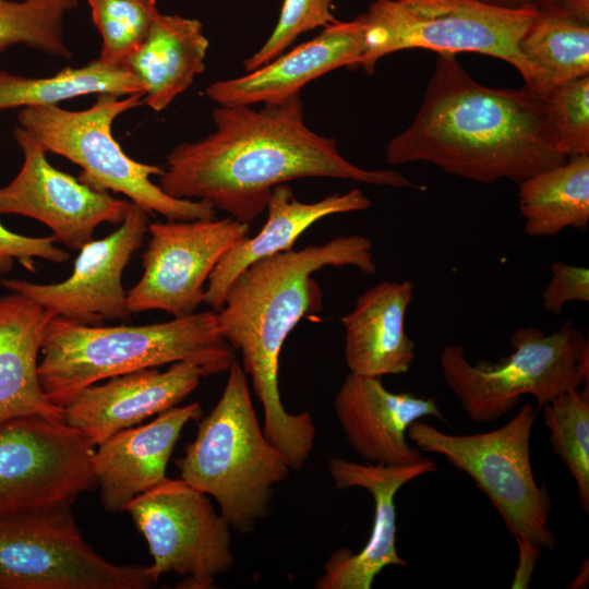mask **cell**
<instances>
[{
    "label": "cell",
    "mask_w": 589,
    "mask_h": 589,
    "mask_svg": "<svg viewBox=\"0 0 589 589\" xmlns=\"http://www.w3.org/2000/svg\"><path fill=\"white\" fill-rule=\"evenodd\" d=\"M219 105L215 131L175 146L159 187L168 195L206 200L250 224L267 206L274 187L301 178H335L372 185L421 189L396 170L364 169L347 160L333 137L308 128L300 94L281 101Z\"/></svg>",
    "instance_id": "1"
},
{
    "label": "cell",
    "mask_w": 589,
    "mask_h": 589,
    "mask_svg": "<svg viewBox=\"0 0 589 589\" xmlns=\"http://www.w3.org/2000/svg\"><path fill=\"white\" fill-rule=\"evenodd\" d=\"M390 165L424 161L479 183L521 182L563 164L545 94L474 81L454 53H437L419 110L385 148Z\"/></svg>",
    "instance_id": "2"
},
{
    "label": "cell",
    "mask_w": 589,
    "mask_h": 589,
    "mask_svg": "<svg viewBox=\"0 0 589 589\" xmlns=\"http://www.w3.org/2000/svg\"><path fill=\"white\" fill-rule=\"evenodd\" d=\"M325 266H353L374 274L371 240L339 236L261 259L237 276L217 312L219 330L241 352V366L262 404L263 432L296 470L306 462L316 431L310 412L290 413L281 402L279 354L299 321L322 310L321 287L312 275Z\"/></svg>",
    "instance_id": "3"
},
{
    "label": "cell",
    "mask_w": 589,
    "mask_h": 589,
    "mask_svg": "<svg viewBox=\"0 0 589 589\" xmlns=\"http://www.w3.org/2000/svg\"><path fill=\"white\" fill-rule=\"evenodd\" d=\"M235 351L213 310L140 326H93L51 317L38 375L49 401L63 408L85 387L142 369L189 361L208 375L219 374L236 360Z\"/></svg>",
    "instance_id": "4"
},
{
    "label": "cell",
    "mask_w": 589,
    "mask_h": 589,
    "mask_svg": "<svg viewBox=\"0 0 589 589\" xmlns=\"http://www.w3.org/2000/svg\"><path fill=\"white\" fill-rule=\"evenodd\" d=\"M177 467L182 480L217 501L238 532H252L269 515L275 486L291 468L265 436L237 359L218 402L199 423Z\"/></svg>",
    "instance_id": "5"
},
{
    "label": "cell",
    "mask_w": 589,
    "mask_h": 589,
    "mask_svg": "<svg viewBox=\"0 0 589 589\" xmlns=\"http://www.w3.org/2000/svg\"><path fill=\"white\" fill-rule=\"evenodd\" d=\"M97 95L87 109L56 106L25 107L17 112L19 125L46 152L81 167L77 180L101 192H117L145 211L167 220L215 218L216 208L206 200L168 195L152 181L164 168L137 161L123 152L112 135V123L123 112L143 105V95Z\"/></svg>",
    "instance_id": "6"
},
{
    "label": "cell",
    "mask_w": 589,
    "mask_h": 589,
    "mask_svg": "<svg viewBox=\"0 0 589 589\" xmlns=\"http://www.w3.org/2000/svg\"><path fill=\"white\" fill-rule=\"evenodd\" d=\"M510 347L497 362L476 363L462 346L443 348V378L470 420L493 422L524 395L532 396L540 409L562 393L589 386V339L572 318L551 334L533 326L518 328Z\"/></svg>",
    "instance_id": "7"
},
{
    "label": "cell",
    "mask_w": 589,
    "mask_h": 589,
    "mask_svg": "<svg viewBox=\"0 0 589 589\" xmlns=\"http://www.w3.org/2000/svg\"><path fill=\"white\" fill-rule=\"evenodd\" d=\"M537 11L510 10L479 0H375L359 17L368 74L377 61L405 49L477 52L508 62L528 86L534 74L519 51V40Z\"/></svg>",
    "instance_id": "8"
},
{
    "label": "cell",
    "mask_w": 589,
    "mask_h": 589,
    "mask_svg": "<svg viewBox=\"0 0 589 589\" xmlns=\"http://www.w3.org/2000/svg\"><path fill=\"white\" fill-rule=\"evenodd\" d=\"M536 416L527 402L501 428L468 435L447 434L417 420L407 437L421 452L441 455L467 473L517 541L553 550L556 539L548 527L552 503L536 481L530 458Z\"/></svg>",
    "instance_id": "9"
},
{
    "label": "cell",
    "mask_w": 589,
    "mask_h": 589,
    "mask_svg": "<svg viewBox=\"0 0 589 589\" xmlns=\"http://www.w3.org/2000/svg\"><path fill=\"white\" fill-rule=\"evenodd\" d=\"M63 505L0 519V589H146L148 566L98 554Z\"/></svg>",
    "instance_id": "10"
},
{
    "label": "cell",
    "mask_w": 589,
    "mask_h": 589,
    "mask_svg": "<svg viewBox=\"0 0 589 589\" xmlns=\"http://www.w3.org/2000/svg\"><path fill=\"white\" fill-rule=\"evenodd\" d=\"M145 538L155 582L167 573L182 577L177 588L211 589L235 564L230 525L207 494L182 479H167L124 507Z\"/></svg>",
    "instance_id": "11"
},
{
    "label": "cell",
    "mask_w": 589,
    "mask_h": 589,
    "mask_svg": "<svg viewBox=\"0 0 589 589\" xmlns=\"http://www.w3.org/2000/svg\"><path fill=\"white\" fill-rule=\"evenodd\" d=\"M95 445L64 421L22 417L0 426V519L72 506L96 483Z\"/></svg>",
    "instance_id": "12"
},
{
    "label": "cell",
    "mask_w": 589,
    "mask_h": 589,
    "mask_svg": "<svg viewBox=\"0 0 589 589\" xmlns=\"http://www.w3.org/2000/svg\"><path fill=\"white\" fill-rule=\"evenodd\" d=\"M249 231L250 224L232 217L149 224L143 274L127 291L130 312L160 310L172 317L195 313L212 272Z\"/></svg>",
    "instance_id": "13"
},
{
    "label": "cell",
    "mask_w": 589,
    "mask_h": 589,
    "mask_svg": "<svg viewBox=\"0 0 589 589\" xmlns=\"http://www.w3.org/2000/svg\"><path fill=\"white\" fill-rule=\"evenodd\" d=\"M149 213L130 202L123 221L112 233L91 240L79 250L72 274L56 284L2 279L1 286L21 293L46 310L83 325H101L105 320H127L128 306L122 274L148 232Z\"/></svg>",
    "instance_id": "14"
},
{
    "label": "cell",
    "mask_w": 589,
    "mask_h": 589,
    "mask_svg": "<svg viewBox=\"0 0 589 589\" xmlns=\"http://www.w3.org/2000/svg\"><path fill=\"white\" fill-rule=\"evenodd\" d=\"M14 140L23 153L17 175L0 187V214L33 218L47 226L57 242L79 251L104 224L120 225L130 201L96 191L50 165L46 152L20 125Z\"/></svg>",
    "instance_id": "15"
},
{
    "label": "cell",
    "mask_w": 589,
    "mask_h": 589,
    "mask_svg": "<svg viewBox=\"0 0 589 589\" xmlns=\"http://www.w3.org/2000/svg\"><path fill=\"white\" fill-rule=\"evenodd\" d=\"M329 476L338 490L361 488L374 502L370 537L358 552L339 549L324 564L315 582L318 589H370L375 577L388 566H406L396 548L397 492L409 481L434 472L437 466L430 457L405 466L360 464L334 457L327 464Z\"/></svg>",
    "instance_id": "16"
},
{
    "label": "cell",
    "mask_w": 589,
    "mask_h": 589,
    "mask_svg": "<svg viewBox=\"0 0 589 589\" xmlns=\"http://www.w3.org/2000/svg\"><path fill=\"white\" fill-rule=\"evenodd\" d=\"M337 421L351 448L370 464L405 466L423 459L407 437L411 423L444 418L434 398L388 390L381 377L349 373L334 399Z\"/></svg>",
    "instance_id": "17"
},
{
    "label": "cell",
    "mask_w": 589,
    "mask_h": 589,
    "mask_svg": "<svg viewBox=\"0 0 589 589\" xmlns=\"http://www.w3.org/2000/svg\"><path fill=\"white\" fill-rule=\"evenodd\" d=\"M208 376L193 362L171 363L166 371L142 369L82 389L63 407L64 422L95 446L115 433L176 407Z\"/></svg>",
    "instance_id": "18"
},
{
    "label": "cell",
    "mask_w": 589,
    "mask_h": 589,
    "mask_svg": "<svg viewBox=\"0 0 589 589\" xmlns=\"http://www.w3.org/2000/svg\"><path fill=\"white\" fill-rule=\"evenodd\" d=\"M359 16L337 21L313 39L281 53L239 77L208 85L205 95L218 105H254L281 101L299 94L311 81L341 67H359L363 55Z\"/></svg>",
    "instance_id": "19"
},
{
    "label": "cell",
    "mask_w": 589,
    "mask_h": 589,
    "mask_svg": "<svg viewBox=\"0 0 589 589\" xmlns=\"http://www.w3.org/2000/svg\"><path fill=\"white\" fill-rule=\"evenodd\" d=\"M201 417L199 402L176 406L147 424L121 430L98 445L91 467L104 508L123 510L132 498L167 480V465L183 428Z\"/></svg>",
    "instance_id": "20"
},
{
    "label": "cell",
    "mask_w": 589,
    "mask_h": 589,
    "mask_svg": "<svg viewBox=\"0 0 589 589\" xmlns=\"http://www.w3.org/2000/svg\"><path fill=\"white\" fill-rule=\"evenodd\" d=\"M413 290L410 280L381 281L361 293L341 317L345 360L351 373L382 377L409 371L416 354L405 320Z\"/></svg>",
    "instance_id": "21"
},
{
    "label": "cell",
    "mask_w": 589,
    "mask_h": 589,
    "mask_svg": "<svg viewBox=\"0 0 589 589\" xmlns=\"http://www.w3.org/2000/svg\"><path fill=\"white\" fill-rule=\"evenodd\" d=\"M370 206L371 201L359 189L328 195L317 202L303 203L294 197L286 183L274 187L262 229L251 238L245 237L224 254L207 280L203 303L218 312L230 285L249 265L292 250L298 238L324 217L360 212Z\"/></svg>",
    "instance_id": "22"
},
{
    "label": "cell",
    "mask_w": 589,
    "mask_h": 589,
    "mask_svg": "<svg viewBox=\"0 0 589 589\" xmlns=\"http://www.w3.org/2000/svg\"><path fill=\"white\" fill-rule=\"evenodd\" d=\"M51 314L29 298L0 297V426L22 417L64 421L63 408L46 397L38 357Z\"/></svg>",
    "instance_id": "23"
},
{
    "label": "cell",
    "mask_w": 589,
    "mask_h": 589,
    "mask_svg": "<svg viewBox=\"0 0 589 589\" xmlns=\"http://www.w3.org/2000/svg\"><path fill=\"white\" fill-rule=\"evenodd\" d=\"M208 47L200 21L159 13L142 45L123 65L143 84V104L158 112L204 72Z\"/></svg>",
    "instance_id": "24"
},
{
    "label": "cell",
    "mask_w": 589,
    "mask_h": 589,
    "mask_svg": "<svg viewBox=\"0 0 589 589\" xmlns=\"http://www.w3.org/2000/svg\"><path fill=\"white\" fill-rule=\"evenodd\" d=\"M519 211L530 238L553 237L589 224V155L567 158L519 182Z\"/></svg>",
    "instance_id": "25"
},
{
    "label": "cell",
    "mask_w": 589,
    "mask_h": 589,
    "mask_svg": "<svg viewBox=\"0 0 589 589\" xmlns=\"http://www.w3.org/2000/svg\"><path fill=\"white\" fill-rule=\"evenodd\" d=\"M103 93L144 96L145 88L124 65L105 63L99 59L46 77H28L0 70V112L56 106L77 96Z\"/></svg>",
    "instance_id": "26"
},
{
    "label": "cell",
    "mask_w": 589,
    "mask_h": 589,
    "mask_svg": "<svg viewBox=\"0 0 589 589\" xmlns=\"http://www.w3.org/2000/svg\"><path fill=\"white\" fill-rule=\"evenodd\" d=\"M519 51L533 71L531 87L546 94L589 75V22L558 10L538 12L519 40Z\"/></svg>",
    "instance_id": "27"
},
{
    "label": "cell",
    "mask_w": 589,
    "mask_h": 589,
    "mask_svg": "<svg viewBox=\"0 0 589 589\" xmlns=\"http://www.w3.org/2000/svg\"><path fill=\"white\" fill-rule=\"evenodd\" d=\"M540 409L551 447L574 478L578 502L588 515L589 386L562 393Z\"/></svg>",
    "instance_id": "28"
},
{
    "label": "cell",
    "mask_w": 589,
    "mask_h": 589,
    "mask_svg": "<svg viewBox=\"0 0 589 589\" xmlns=\"http://www.w3.org/2000/svg\"><path fill=\"white\" fill-rule=\"evenodd\" d=\"M80 0H0V52L25 45L51 57L70 59L63 21Z\"/></svg>",
    "instance_id": "29"
},
{
    "label": "cell",
    "mask_w": 589,
    "mask_h": 589,
    "mask_svg": "<svg viewBox=\"0 0 589 589\" xmlns=\"http://www.w3.org/2000/svg\"><path fill=\"white\" fill-rule=\"evenodd\" d=\"M101 37L99 60L123 65L159 15L156 0H87Z\"/></svg>",
    "instance_id": "30"
},
{
    "label": "cell",
    "mask_w": 589,
    "mask_h": 589,
    "mask_svg": "<svg viewBox=\"0 0 589 589\" xmlns=\"http://www.w3.org/2000/svg\"><path fill=\"white\" fill-rule=\"evenodd\" d=\"M545 95L558 152L566 158L589 155V75L555 85Z\"/></svg>",
    "instance_id": "31"
},
{
    "label": "cell",
    "mask_w": 589,
    "mask_h": 589,
    "mask_svg": "<svg viewBox=\"0 0 589 589\" xmlns=\"http://www.w3.org/2000/svg\"><path fill=\"white\" fill-rule=\"evenodd\" d=\"M337 22L333 0H284L277 24L264 45L244 60V70L253 71L288 49L303 33Z\"/></svg>",
    "instance_id": "32"
},
{
    "label": "cell",
    "mask_w": 589,
    "mask_h": 589,
    "mask_svg": "<svg viewBox=\"0 0 589 589\" xmlns=\"http://www.w3.org/2000/svg\"><path fill=\"white\" fill-rule=\"evenodd\" d=\"M53 236L28 237L7 229L0 223V274L12 269L17 261L28 272H35V259L63 263L70 254L56 245Z\"/></svg>",
    "instance_id": "33"
},
{
    "label": "cell",
    "mask_w": 589,
    "mask_h": 589,
    "mask_svg": "<svg viewBox=\"0 0 589 589\" xmlns=\"http://www.w3.org/2000/svg\"><path fill=\"white\" fill-rule=\"evenodd\" d=\"M551 277L541 293L542 308L561 314L566 303L589 302V269L555 261L550 265Z\"/></svg>",
    "instance_id": "34"
},
{
    "label": "cell",
    "mask_w": 589,
    "mask_h": 589,
    "mask_svg": "<svg viewBox=\"0 0 589 589\" xmlns=\"http://www.w3.org/2000/svg\"><path fill=\"white\" fill-rule=\"evenodd\" d=\"M517 542L520 550V562L512 588H526L530 581L536 562L540 556V548L530 542Z\"/></svg>",
    "instance_id": "35"
},
{
    "label": "cell",
    "mask_w": 589,
    "mask_h": 589,
    "mask_svg": "<svg viewBox=\"0 0 589 589\" xmlns=\"http://www.w3.org/2000/svg\"><path fill=\"white\" fill-rule=\"evenodd\" d=\"M484 3L510 10L550 11L557 10L560 0H479Z\"/></svg>",
    "instance_id": "36"
},
{
    "label": "cell",
    "mask_w": 589,
    "mask_h": 589,
    "mask_svg": "<svg viewBox=\"0 0 589 589\" xmlns=\"http://www.w3.org/2000/svg\"><path fill=\"white\" fill-rule=\"evenodd\" d=\"M557 10L589 22V0H560Z\"/></svg>",
    "instance_id": "37"
},
{
    "label": "cell",
    "mask_w": 589,
    "mask_h": 589,
    "mask_svg": "<svg viewBox=\"0 0 589 589\" xmlns=\"http://www.w3.org/2000/svg\"><path fill=\"white\" fill-rule=\"evenodd\" d=\"M588 576H589V574H588V560H586L584 562V565L580 566V569L577 573L574 580L567 587L568 588H577V589L587 587V582H588V578H589Z\"/></svg>",
    "instance_id": "38"
}]
</instances>
